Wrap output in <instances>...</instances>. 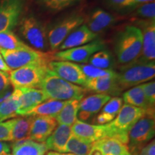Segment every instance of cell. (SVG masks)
<instances>
[{
	"label": "cell",
	"instance_id": "obj_1",
	"mask_svg": "<svg viewBox=\"0 0 155 155\" xmlns=\"http://www.w3.org/2000/svg\"><path fill=\"white\" fill-rule=\"evenodd\" d=\"M39 88L43 91L48 99L63 101L81 100L87 91L85 88L63 80L50 69L46 72Z\"/></svg>",
	"mask_w": 155,
	"mask_h": 155
},
{
	"label": "cell",
	"instance_id": "obj_2",
	"mask_svg": "<svg viewBox=\"0 0 155 155\" xmlns=\"http://www.w3.org/2000/svg\"><path fill=\"white\" fill-rule=\"evenodd\" d=\"M141 48L142 33L138 27L128 25L116 37L114 50L120 63L127 64L138 59Z\"/></svg>",
	"mask_w": 155,
	"mask_h": 155
},
{
	"label": "cell",
	"instance_id": "obj_3",
	"mask_svg": "<svg viewBox=\"0 0 155 155\" xmlns=\"http://www.w3.org/2000/svg\"><path fill=\"white\" fill-rule=\"evenodd\" d=\"M155 75V62L136 60L126 64L117 73L118 83L121 90L152 80Z\"/></svg>",
	"mask_w": 155,
	"mask_h": 155
},
{
	"label": "cell",
	"instance_id": "obj_4",
	"mask_svg": "<svg viewBox=\"0 0 155 155\" xmlns=\"http://www.w3.org/2000/svg\"><path fill=\"white\" fill-rule=\"evenodd\" d=\"M146 115L142 108L124 104L113 121L107 124L110 129L109 137L119 139L124 144H129L128 133L141 118Z\"/></svg>",
	"mask_w": 155,
	"mask_h": 155
},
{
	"label": "cell",
	"instance_id": "obj_5",
	"mask_svg": "<svg viewBox=\"0 0 155 155\" xmlns=\"http://www.w3.org/2000/svg\"><path fill=\"white\" fill-rule=\"evenodd\" d=\"M19 33L23 38L33 47V49L43 52L49 44L48 40V28L43 22L32 15L20 19Z\"/></svg>",
	"mask_w": 155,
	"mask_h": 155
},
{
	"label": "cell",
	"instance_id": "obj_6",
	"mask_svg": "<svg viewBox=\"0 0 155 155\" xmlns=\"http://www.w3.org/2000/svg\"><path fill=\"white\" fill-rule=\"evenodd\" d=\"M0 53L7 66L12 71L30 64L50 63L53 61V54L39 51L30 47L15 50L0 49Z\"/></svg>",
	"mask_w": 155,
	"mask_h": 155
},
{
	"label": "cell",
	"instance_id": "obj_7",
	"mask_svg": "<svg viewBox=\"0 0 155 155\" xmlns=\"http://www.w3.org/2000/svg\"><path fill=\"white\" fill-rule=\"evenodd\" d=\"M49 63H38L13 70L9 73V80L15 88H39L45 75Z\"/></svg>",
	"mask_w": 155,
	"mask_h": 155
},
{
	"label": "cell",
	"instance_id": "obj_8",
	"mask_svg": "<svg viewBox=\"0 0 155 155\" xmlns=\"http://www.w3.org/2000/svg\"><path fill=\"white\" fill-rule=\"evenodd\" d=\"M84 17L78 13H72L52 24L48 28V40L52 50L58 49L65 38L84 22Z\"/></svg>",
	"mask_w": 155,
	"mask_h": 155
},
{
	"label": "cell",
	"instance_id": "obj_9",
	"mask_svg": "<svg viewBox=\"0 0 155 155\" xmlns=\"http://www.w3.org/2000/svg\"><path fill=\"white\" fill-rule=\"evenodd\" d=\"M155 134L154 117L145 115L141 118L129 130V150L132 153L139 152L141 147L152 140Z\"/></svg>",
	"mask_w": 155,
	"mask_h": 155
},
{
	"label": "cell",
	"instance_id": "obj_10",
	"mask_svg": "<svg viewBox=\"0 0 155 155\" xmlns=\"http://www.w3.org/2000/svg\"><path fill=\"white\" fill-rule=\"evenodd\" d=\"M27 0H0V32L12 31L20 22Z\"/></svg>",
	"mask_w": 155,
	"mask_h": 155
},
{
	"label": "cell",
	"instance_id": "obj_11",
	"mask_svg": "<svg viewBox=\"0 0 155 155\" xmlns=\"http://www.w3.org/2000/svg\"><path fill=\"white\" fill-rule=\"evenodd\" d=\"M105 43L100 40H95L88 44L78 47L58 51L53 54V60L85 63L89 61L95 53L104 49Z\"/></svg>",
	"mask_w": 155,
	"mask_h": 155
},
{
	"label": "cell",
	"instance_id": "obj_12",
	"mask_svg": "<svg viewBox=\"0 0 155 155\" xmlns=\"http://www.w3.org/2000/svg\"><path fill=\"white\" fill-rule=\"evenodd\" d=\"M48 68L58 76L73 84L83 86L87 80L80 65L72 62L53 61L48 63Z\"/></svg>",
	"mask_w": 155,
	"mask_h": 155
},
{
	"label": "cell",
	"instance_id": "obj_13",
	"mask_svg": "<svg viewBox=\"0 0 155 155\" xmlns=\"http://www.w3.org/2000/svg\"><path fill=\"white\" fill-rule=\"evenodd\" d=\"M71 130L72 134L90 143L108 137L110 133L107 124L104 125L90 124L78 119L71 127Z\"/></svg>",
	"mask_w": 155,
	"mask_h": 155
},
{
	"label": "cell",
	"instance_id": "obj_14",
	"mask_svg": "<svg viewBox=\"0 0 155 155\" xmlns=\"http://www.w3.org/2000/svg\"><path fill=\"white\" fill-rule=\"evenodd\" d=\"M142 33V48L137 60L144 62L154 61L155 59V19L139 21Z\"/></svg>",
	"mask_w": 155,
	"mask_h": 155
},
{
	"label": "cell",
	"instance_id": "obj_15",
	"mask_svg": "<svg viewBox=\"0 0 155 155\" xmlns=\"http://www.w3.org/2000/svg\"><path fill=\"white\" fill-rule=\"evenodd\" d=\"M57 126V121L52 116H32L29 139L43 143L53 132Z\"/></svg>",
	"mask_w": 155,
	"mask_h": 155
},
{
	"label": "cell",
	"instance_id": "obj_16",
	"mask_svg": "<svg viewBox=\"0 0 155 155\" xmlns=\"http://www.w3.org/2000/svg\"><path fill=\"white\" fill-rule=\"evenodd\" d=\"M110 98L111 96L107 94H97L81 99L79 104L77 119L83 122L88 121L102 109Z\"/></svg>",
	"mask_w": 155,
	"mask_h": 155
},
{
	"label": "cell",
	"instance_id": "obj_17",
	"mask_svg": "<svg viewBox=\"0 0 155 155\" xmlns=\"http://www.w3.org/2000/svg\"><path fill=\"white\" fill-rule=\"evenodd\" d=\"M20 89L19 107L17 116H24L28 112L33 109L48 99V96L41 89L37 88H18Z\"/></svg>",
	"mask_w": 155,
	"mask_h": 155
},
{
	"label": "cell",
	"instance_id": "obj_18",
	"mask_svg": "<svg viewBox=\"0 0 155 155\" xmlns=\"http://www.w3.org/2000/svg\"><path fill=\"white\" fill-rule=\"evenodd\" d=\"M98 35L89 30L86 25H82L73 30L61 45L58 50L60 51L78 47L88 44L96 40Z\"/></svg>",
	"mask_w": 155,
	"mask_h": 155
},
{
	"label": "cell",
	"instance_id": "obj_19",
	"mask_svg": "<svg viewBox=\"0 0 155 155\" xmlns=\"http://www.w3.org/2000/svg\"><path fill=\"white\" fill-rule=\"evenodd\" d=\"M86 90H90L98 94L118 95L122 91L118 83L116 78H87L83 85Z\"/></svg>",
	"mask_w": 155,
	"mask_h": 155
},
{
	"label": "cell",
	"instance_id": "obj_20",
	"mask_svg": "<svg viewBox=\"0 0 155 155\" xmlns=\"http://www.w3.org/2000/svg\"><path fill=\"white\" fill-rule=\"evenodd\" d=\"M115 17L104 9L96 8L91 12L87 25L89 30L94 33L98 34L103 32L116 22Z\"/></svg>",
	"mask_w": 155,
	"mask_h": 155
},
{
	"label": "cell",
	"instance_id": "obj_21",
	"mask_svg": "<svg viewBox=\"0 0 155 155\" xmlns=\"http://www.w3.org/2000/svg\"><path fill=\"white\" fill-rule=\"evenodd\" d=\"M71 135V127L59 124L45 141L46 148L48 150H51L53 152H63Z\"/></svg>",
	"mask_w": 155,
	"mask_h": 155
},
{
	"label": "cell",
	"instance_id": "obj_22",
	"mask_svg": "<svg viewBox=\"0 0 155 155\" xmlns=\"http://www.w3.org/2000/svg\"><path fill=\"white\" fill-rule=\"evenodd\" d=\"M122 100L124 101L125 104L144 109L146 111L147 116L154 117V107L150 106L147 101L141 85L134 86L124 93Z\"/></svg>",
	"mask_w": 155,
	"mask_h": 155
},
{
	"label": "cell",
	"instance_id": "obj_23",
	"mask_svg": "<svg viewBox=\"0 0 155 155\" xmlns=\"http://www.w3.org/2000/svg\"><path fill=\"white\" fill-rule=\"evenodd\" d=\"M103 155H127L129 154V147L119 139L113 137H106L93 143Z\"/></svg>",
	"mask_w": 155,
	"mask_h": 155
},
{
	"label": "cell",
	"instance_id": "obj_24",
	"mask_svg": "<svg viewBox=\"0 0 155 155\" xmlns=\"http://www.w3.org/2000/svg\"><path fill=\"white\" fill-rule=\"evenodd\" d=\"M122 106L123 100L119 97L111 98L102 108L101 113L95 118L94 123L97 125H104L110 123L119 114Z\"/></svg>",
	"mask_w": 155,
	"mask_h": 155
},
{
	"label": "cell",
	"instance_id": "obj_25",
	"mask_svg": "<svg viewBox=\"0 0 155 155\" xmlns=\"http://www.w3.org/2000/svg\"><path fill=\"white\" fill-rule=\"evenodd\" d=\"M12 148L13 155H44L48 150L44 143L31 139L14 141Z\"/></svg>",
	"mask_w": 155,
	"mask_h": 155
},
{
	"label": "cell",
	"instance_id": "obj_26",
	"mask_svg": "<svg viewBox=\"0 0 155 155\" xmlns=\"http://www.w3.org/2000/svg\"><path fill=\"white\" fill-rule=\"evenodd\" d=\"M20 89L15 88L13 92L0 102V122L8 119H12L17 116L16 112L19 107V98Z\"/></svg>",
	"mask_w": 155,
	"mask_h": 155
},
{
	"label": "cell",
	"instance_id": "obj_27",
	"mask_svg": "<svg viewBox=\"0 0 155 155\" xmlns=\"http://www.w3.org/2000/svg\"><path fill=\"white\" fill-rule=\"evenodd\" d=\"M65 102L63 101L48 99L28 112L24 116H46L55 118L63 108Z\"/></svg>",
	"mask_w": 155,
	"mask_h": 155
},
{
	"label": "cell",
	"instance_id": "obj_28",
	"mask_svg": "<svg viewBox=\"0 0 155 155\" xmlns=\"http://www.w3.org/2000/svg\"><path fill=\"white\" fill-rule=\"evenodd\" d=\"M80 101L81 100L78 99L66 101L63 108L55 117L59 124L72 127L77 120V114Z\"/></svg>",
	"mask_w": 155,
	"mask_h": 155
},
{
	"label": "cell",
	"instance_id": "obj_29",
	"mask_svg": "<svg viewBox=\"0 0 155 155\" xmlns=\"http://www.w3.org/2000/svg\"><path fill=\"white\" fill-rule=\"evenodd\" d=\"M32 116H23L15 119L12 131L13 141H18L24 139H29L31 123Z\"/></svg>",
	"mask_w": 155,
	"mask_h": 155
},
{
	"label": "cell",
	"instance_id": "obj_30",
	"mask_svg": "<svg viewBox=\"0 0 155 155\" xmlns=\"http://www.w3.org/2000/svg\"><path fill=\"white\" fill-rule=\"evenodd\" d=\"M93 147V143L83 140L72 134L68 141L64 153H71L74 155H88Z\"/></svg>",
	"mask_w": 155,
	"mask_h": 155
},
{
	"label": "cell",
	"instance_id": "obj_31",
	"mask_svg": "<svg viewBox=\"0 0 155 155\" xmlns=\"http://www.w3.org/2000/svg\"><path fill=\"white\" fill-rule=\"evenodd\" d=\"M30 47L15 35L12 31L0 32V49L15 50Z\"/></svg>",
	"mask_w": 155,
	"mask_h": 155
},
{
	"label": "cell",
	"instance_id": "obj_32",
	"mask_svg": "<svg viewBox=\"0 0 155 155\" xmlns=\"http://www.w3.org/2000/svg\"><path fill=\"white\" fill-rule=\"evenodd\" d=\"M81 0H35V3L42 9L50 12H59L63 9L72 7Z\"/></svg>",
	"mask_w": 155,
	"mask_h": 155
},
{
	"label": "cell",
	"instance_id": "obj_33",
	"mask_svg": "<svg viewBox=\"0 0 155 155\" xmlns=\"http://www.w3.org/2000/svg\"><path fill=\"white\" fill-rule=\"evenodd\" d=\"M88 61L90 65L101 69H110L114 63L111 52L105 49L95 53Z\"/></svg>",
	"mask_w": 155,
	"mask_h": 155
},
{
	"label": "cell",
	"instance_id": "obj_34",
	"mask_svg": "<svg viewBox=\"0 0 155 155\" xmlns=\"http://www.w3.org/2000/svg\"><path fill=\"white\" fill-rule=\"evenodd\" d=\"M80 67L87 78L117 77V73L111 69L98 68L90 64H81Z\"/></svg>",
	"mask_w": 155,
	"mask_h": 155
},
{
	"label": "cell",
	"instance_id": "obj_35",
	"mask_svg": "<svg viewBox=\"0 0 155 155\" xmlns=\"http://www.w3.org/2000/svg\"><path fill=\"white\" fill-rule=\"evenodd\" d=\"M104 2L110 9L122 12L133 10L138 7L135 0H104Z\"/></svg>",
	"mask_w": 155,
	"mask_h": 155
},
{
	"label": "cell",
	"instance_id": "obj_36",
	"mask_svg": "<svg viewBox=\"0 0 155 155\" xmlns=\"http://www.w3.org/2000/svg\"><path fill=\"white\" fill-rule=\"evenodd\" d=\"M135 9L136 16L144 19H155V2L145 3L138 6Z\"/></svg>",
	"mask_w": 155,
	"mask_h": 155
},
{
	"label": "cell",
	"instance_id": "obj_37",
	"mask_svg": "<svg viewBox=\"0 0 155 155\" xmlns=\"http://www.w3.org/2000/svg\"><path fill=\"white\" fill-rule=\"evenodd\" d=\"M15 119H12L5 121L0 122V141H12V131L14 126Z\"/></svg>",
	"mask_w": 155,
	"mask_h": 155
},
{
	"label": "cell",
	"instance_id": "obj_38",
	"mask_svg": "<svg viewBox=\"0 0 155 155\" xmlns=\"http://www.w3.org/2000/svg\"><path fill=\"white\" fill-rule=\"evenodd\" d=\"M143 92L146 97L147 101L150 106L154 107L155 104V83L154 81H150L141 84Z\"/></svg>",
	"mask_w": 155,
	"mask_h": 155
},
{
	"label": "cell",
	"instance_id": "obj_39",
	"mask_svg": "<svg viewBox=\"0 0 155 155\" xmlns=\"http://www.w3.org/2000/svg\"><path fill=\"white\" fill-rule=\"evenodd\" d=\"M9 73L0 71V100L3 101L6 98V94L10 88Z\"/></svg>",
	"mask_w": 155,
	"mask_h": 155
},
{
	"label": "cell",
	"instance_id": "obj_40",
	"mask_svg": "<svg viewBox=\"0 0 155 155\" xmlns=\"http://www.w3.org/2000/svg\"><path fill=\"white\" fill-rule=\"evenodd\" d=\"M139 155H155V141L153 139L152 141L145 145L141 148L139 152Z\"/></svg>",
	"mask_w": 155,
	"mask_h": 155
},
{
	"label": "cell",
	"instance_id": "obj_41",
	"mask_svg": "<svg viewBox=\"0 0 155 155\" xmlns=\"http://www.w3.org/2000/svg\"><path fill=\"white\" fill-rule=\"evenodd\" d=\"M11 150V146L5 141H0V155L9 154Z\"/></svg>",
	"mask_w": 155,
	"mask_h": 155
},
{
	"label": "cell",
	"instance_id": "obj_42",
	"mask_svg": "<svg viewBox=\"0 0 155 155\" xmlns=\"http://www.w3.org/2000/svg\"><path fill=\"white\" fill-rule=\"evenodd\" d=\"M0 71L7 73H9L12 71V70L9 68L7 66V64H6L1 53H0Z\"/></svg>",
	"mask_w": 155,
	"mask_h": 155
},
{
	"label": "cell",
	"instance_id": "obj_43",
	"mask_svg": "<svg viewBox=\"0 0 155 155\" xmlns=\"http://www.w3.org/2000/svg\"><path fill=\"white\" fill-rule=\"evenodd\" d=\"M88 155H103V154H101V152L98 150V149H96V147H93L91 150L90 152H89Z\"/></svg>",
	"mask_w": 155,
	"mask_h": 155
},
{
	"label": "cell",
	"instance_id": "obj_44",
	"mask_svg": "<svg viewBox=\"0 0 155 155\" xmlns=\"http://www.w3.org/2000/svg\"><path fill=\"white\" fill-rule=\"evenodd\" d=\"M45 155H74L71 153H64V152H53V151H50V152H48Z\"/></svg>",
	"mask_w": 155,
	"mask_h": 155
},
{
	"label": "cell",
	"instance_id": "obj_45",
	"mask_svg": "<svg viewBox=\"0 0 155 155\" xmlns=\"http://www.w3.org/2000/svg\"><path fill=\"white\" fill-rule=\"evenodd\" d=\"M152 2H154V0H135V2L137 5V6L143 5V4L145 3Z\"/></svg>",
	"mask_w": 155,
	"mask_h": 155
},
{
	"label": "cell",
	"instance_id": "obj_46",
	"mask_svg": "<svg viewBox=\"0 0 155 155\" xmlns=\"http://www.w3.org/2000/svg\"><path fill=\"white\" fill-rule=\"evenodd\" d=\"M139 152H135V153H132V154H130L131 155H139Z\"/></svg>",
	"mask_w": 155,
	"mask_h": 155
},
{
	"label": "cell",
	"instance_id": "obj_47",
	"mask_svg": "<svg viewBox=\"0 0 155 155\" xmlns=\"http://www.w3.org/2000/svg\"><path fill=\"white\" fill-rule=\"evenodd\" d=\"M4 155H11V154H4Z\"/></svg>",
	"mask_w": 155,
	"mask_h": 155
},
{
	"label": "cell",
	"instance_id": "obj_48",
	"mask_svg": "<svg viewBox=\"0 0 155 155\" xmlns=\"http://www.w3.org/2000/svg\"><path fill=\"white\" fill-rule=\"evenodd\" d=\"M127 155H131V154H130V153H129V154H127Z\"/></svg>",
	"mask_w": 155,
	"mask_h": 155
}]
</instances>
